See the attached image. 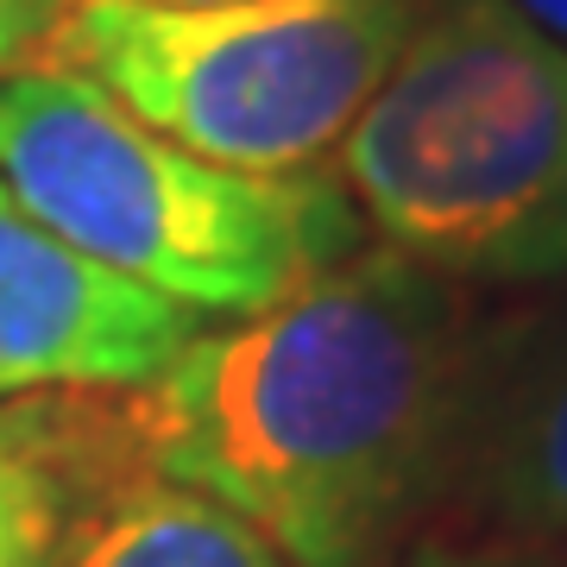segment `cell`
Here are the masks:
<instances>
[{"label":"cell","instance_id":"cell-1","mask_svg":"<svg viewBox=\"0 0 567 567\" xmlns=\"http://www.w3.org/2000/svg\"><path fill=\"white\" fill-rule=\"evenodd\" d=\"M473 353L461 284L360 246L265 316L203 328L121 410L152 480L234 511L284 567H398L442 498Z\"/></svg>","mask_w":567,"mask_h":567},{"label":"cell","instance_id":"cell-2","mask_svg":"<svg viewBox=\"0 0 567 567\" xmlns=\"http://www.w3.org/2000/svg\"><path fill=\"white\" fill-rule=\"evenodd\" d=\"M0 189L164 303L246 322L365 246L341 177H252L171 145L63 63L0 76Z\"/></svg>","mask_w":567,"mask_h":567},{"label":"cell","instance_id":"cell-3","mask_svg":"<svg viewBox=\"0 0 567 567\" xmlns=\"http://www.w3.org/2000/svg\"><path fill=\"white\" fill-rule=\"evenodd\" d=\"M341 183L385 252L447 284L567 278V44L511 0H429Z\"/></svg>","mask_w":567,"mask_h":567},{"label":"cell","instance_id":"cell-4","mask_svg":"<svg viewBox=\"0 0 567 567\" xmlns=\"http://www.w3.org/2000/svg\"><path fill=\"white\" fill-rule=\"evenodd\" d=\"M429 0H70L44 58L227 171L297 177L341 152Z\"/></svg>","mask_w":567,"mask_h":567},{"label":"cell","instance_id":"cell-5","mask_svg":"<svg viewBox=\"0 0 567 567\" xmlns=\"http://www.w3.org/2000/svg\"><path fill=\"white\" fill-rule=\"evenodd\" d=\"M203 334V316L82 259L0 189V398L140 391Z\"/></svg>","mask_w":567,"mask_h":567},{"label":"cell","instance_id":"cell-6","mask_svg":"<svg viewBox=\"0 0 567 567\" xmlns=\"http://www.w3.org/2000/svg\"><path fill=\"white\" fill-rule=\"evenodd\" d=\"M435 511L442 536L567 548V322L480 334Z\"/></svg>","mask_w":567,"mask_h":567},{"label":"cell","instance_id":"cell-7","mask_svg":"<svg viewBox=\"0 0 567 567\" xmlns=\"http://www.w3.org/2000/svg\"><path fill=\"white\" fill-rule=\"evenodd\" d=\"M145 473L126 410L0 404V567H58L82 517Z\"/></svg>","mask_w":567,"mask_h":567},{"label":"cell","instance_id":"cell-8","mask_svg":"<svg viewBox=\"0 0 567 567\" xmlns=\"http://www.w3.org/2000/svg\"><path fill=\"white\" fill-rule=\"evenodd\" d=\"M58 567H284L265 536L203 492L133 473L114 498L82 517Z\"/></svg>","mask_w":567,"mask_h":567},{"label":"cell","instance_id":"cell-9","mask_svg":"<svg viewBox=\"0 0 567 567\" xmlns=\"http://www.w3.org/2000/svg\"><path fill=\"white\" fill-rule=\"evenodd\" d=\"M398 567H567V548L492 543V536H416Z\"/></svg>","mask_w":567,"mask_h":567},{"label":"cell","instance_id":"cell-10","mask_svg":"<svg viewBox=\"0 0 567 567\" xmlns=\"http://www.w3.org/2000/svg\"><path fill=\"white\" fill-rule=\"evenodd\" d=\"M63 7H70V0H0V76L44 63Z\"/></svg>","mask_w":567,"mask_h":567},{"label":"cell","instance_id":"cell-11","mask_svg":"<svg viewBox=\"0 0 567 567\" xmlns=\"http://www.w3.org/2000/svg\"><path fill=\"white\" fill-rule=\"evenodd\" d=\"M511 7H517L529 25H543L548 39H561V44H567V0H511Z\"/></svg>","mask_w":567,"mask_h":567},{"label":"cell","instance_id":"cell-12","mask_svg":"<svg viewBox=\"0 0 567 567\" xmlns=\"http://www.w3.org/2000/svg\"><path fill=\"white\" fill-rule=\"evenodd\" d=\"M158 7H208V0H158Z\"/></svg>","mask_w":567,"mask_h":567}]
</instances>
